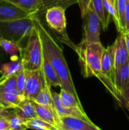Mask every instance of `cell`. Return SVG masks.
Returning a JSON list of instances; mask_svg holds the SVG:
<instances>
[{
	"label": "cell",
	"mask_w": 129,
	"mask_h": 130,
	"mask_svg": "<svg viewBox=\"0 0 129 130\" xmlns=\"http://www.w3.org/2000/svg\"><path fill=\"white\" fill-rule=\"evenodd\" d=\"M59 98L62 102V104L65 107H78L81 110L83 109V107L81 104L79 98L75 96L71 93L61 88L60 93H59Z\"/></svg>",
	"instance_id": "obj_22"
},
{
	"label": "cell",
	"mask_w": 129,
	"mask_h": 130,
	"mask_svg": "<svg viewBox=\"0 0 129 130\" xmlns=\"http://www.w3.org/2000/svg\"><path fill=\"white\" fill-rule=\"evenodd\" d=\"M6 110H7L6 109L3 108L2 106H0V116H4L5 112H6Z\"/></svg>",
	"instance_id": "obj_35"
},
{
	"label": "cell",
	"mask_w": 129,
	"mask_h": 130,
	"mask_svg": "<svg viewBox=\"0 0 129 130\" xmlns=\"http://www.w3.org/2000/svg\"><path fill=\"white\" fill-rule=\"evenodd\" d=\"M33 101L37 104H40V105H42L49 108L55 109L53 102H52L51 87L46 82H44V85L43 88L36 95V97L33 100Z\"/></svg>",
	"instance_id": "obj_19"
},
{
	"label": "cell",
	"mask_w": 129,
	"mask_h": 130,
	"mask_svg": "<svg viewBox=\"0 0 129 130\" xmlns=\"http://www.w3.org/2000/svg\"><path fill=\"white\" fill-rule=\"evenodd\" d=\"M125 19L126 24V29L129 25V0H127L126 5H125Z\"/></svg>",
	"instance_id": "obj_33"
},
{
	"label": "cell",
	"mask_w": 129,
	"mask_h": 130,
	"mask_svg": "<svg viewBox=\"0 0 129 130\" xmlns=\"http://www.w3.org/2000/svg\"><path fill=\"white\" fill-rule=\"evenodd\" d=\"M3 117L8 121L11 130H28L25 124V120H24L14 110H7Z\"/></svg>",
	"instance_id": "obj_20"
},
{
	"label": "cell",
	"mask_w": 129,
	"mask_h": 130,
	"mask_svg": "<svg viewBox=\"0 0 129 130\" xmlns=\"http://www.w3.org/2000/svg\"><path fill=\"white\" fill-rule=\"evenodd\" d=\"M91 0H77V3L79 5L80 8V11H81V16H83L85 13V11H87L89 4Z\"/></svg>",
	"instance_id": "obj_31"
},
{
	"label": "cell",
	"mask_w": 129,
	"mask_h": 130,
	"mask_svg": "<svg viewBox=\"0 0 129 130\" xmlns=\"http://www.w3.org/2000/svg\"><path fill=\"white\" fill-rule=\"evenodd\" d=\"M111 1H112V2H113V3H114V0H111Z\"/></svg>",
	"instance_id": "obj_38"
},
{
	"label": "cell",
	"mask_w": 129,
	"mask_h": 130,
	"mask_svg": "<svg viewBox=\"0 0 129 130\" xmlns=\"http://www.w3.org/2000/svg\"><path fill=\"white\" fill-rule=\"evenodd\" d=\"M42 1V7L40 11L36 14L37 15L41 16L43 14L54 7H61L66 10L69 6L77 3V0H41Z\"/></svg>",
	"instance_id": "obj_21"
},
{
	"label": "cell",
	"mask_w": 129,
	"mask_h": 130,
	"mask_svg": "<svg viewBox=\"0 0 129 130\" xmlns=\"http://www.w3.org/2000/svg\"><path fill=\"white\" fill-rule=\"evenodd\" d=\"M45 19L51 34L75 51L76 45L71 40L66 32L65 9L61 7L51 8L45 12Z\"/></svg>",
	"instance_id": "obj_5"
},
{
	"label": "cell",
	"mask_w": 129,
	"mask_h": 130,
	"mask_svg": "<svg viewBox=\"0 0 129 130\" xmlns=\"http://www.w3.org/2000/svg\"><path fill=\"white\" fill-rule=\"evenodd\" d=\"M3 52H4V51H3V50H2V48L0 47V60H1V59H2V58L4 56V53H3Z\"/></svg>",
	"instance_id": "obj_36"
},
{
	"label": "cell",
	"mask_w": 129,
	"mask_h": 130,
	"mask_svg": "<svg viewBox=\"0 0 129 130\" xmlns=\"http://www.w3.org/2000/svg\"><path fill=\"white\" fill-rule=\"evenodd\" d=\"M13 110H14V111L25 121L30 119L37 118L34 102L33 101L24 99Z\"/></svg>",
	"instance_id": "obj_16"
},
{
	"label": "cell",
	"mask_w": 129,
	"mask_h": 130,
	"mask_svg": "<svg viewBox=\"0 0 129 130\" xmlns=\"http://www.w3.org/2000/svg\"><path fill=\"white\" fill-rule=\"evenodd\" d=\"M27 129L33 130H59L54 125L45 122L39 118H33L25 121Z\"/></svg>",
	"instance_id": "obj_24"
},
{
	"label": "cell",
	"mask_w": 129,
	"mask_h": 130,
	"mask_svg": "<svg viewBox=\"0 0 129 130\" xmlns=\"http://www.w3.org/2000/svg\"><path fill=\"white\" fill-rule=\"evenodd\" d=\"M15 6L26 12L27 14L32 15L36 14L42 7L41 0H7Z\"/></svg>",
	"instance_id": "obj_18"
},
{
	"label": "cell",
	"mask_w": 129,
	"mask_h": 130,
	"mask_svg": "<svg viewBox=\"0 0 129 130\" xmlns=\"http://www.w3.org/2000/svg\"><path fill=\"white\" fill-rule=\"evenodd\" d=\"M16 90V74L0 77V93Z\"/></svg>",
	"instance_id": "obj_25"
},
{
	"label": "cell",
	"mask_w": 129,
	"mask_h": 130,
	"mask_svg": "<svg viewBox=\"0 0 129 130\" xmlns=\"http://www.w3.org/2000/svg\"><path fill=\"white\" fill-rule=\"evenodd\" d=\"M101 43H86L81 41L76 45L75 52L78 56L81 73L84 77L95 76L103 83L104 77L101 72V57L104 50Z\"/></svg>",
	"instance_id": "obj_2"
},
{
	"label": "cell",
	"mask_w": 129,
	"mask_h": 130,
	"mask_svg": "<svg viewBox=\"0 0 129 130\" xmlns=\"http://www.w3.org/2000/svg\"><path fill=\"white\" fill-rule=\"evenodd\" d=\"M25 98L17 91L0 93V106L6 110L14 109Z\"/></svg>",
	"instance_id": "obj_15"
},
{
	"label": "cell",
	"mask_w": 129,
	"mask_h": 130,
	"mask_svg": "<svg viewBox=\"0 0 129 130\" xmlns=\"http://www.w3.org/2000/svg\"><path fill=\"white\" fill-rule=\"evenodd\" d=\"M33 29L32 15L26 18L0 21V37L12 41L23 49Z\"/></svg>",
	"instance_id": "obj_3"
},
{
	"label": "cell",
	"mask_w": 129,
	"mask_h": 130,
	"mask_svg": "<svg viewBox=\"0 0 129 130\" xmlns=\"http://www.w3.org/2000/svg\"><path fill=\"white\" fill-rule=\"evenodd\" d=\"M127 0H114V5L118 14L120 27H121V33L126 32V24L125 19V11Z\"/></svg>",
	"instance_id": "obj_26"
},
{
	"label": "cell",
	"mask_w": 129,
	"mask_h": 130,
	"mask_svg": "<svg viewBox=\"0 0 129 130\" xmlns=\"http://www.w3.org/2000/svg\"><path fill=\"white\" fill-rule=\"evenodd\" d=\"M60 123L61 130H102L93 122H87L75 117H61Z\"/></svg>",
	"instance_id": "obj_10"
},
{
	"label": "cell",
	"mask_w": 129,
	"mask_h": 130,
	"mask_svg": "<svg viewBox=\"0 0 129 130\" xmlns=\"http://www.w3.org/2000/svg\"><path fill=\"white\" fill-rule=\"evenodd\" d=\"M22 68V63L19 58L17 59H12L11 62L2 65L0 72L2 76H9L17 74V72H19Z\"/></svg>",
	"instance_id": "obj_23"
},
{
	"label": "cell",
	"mask_w": 129,
	"mask_h": 130,
	"mask_svg": "<svg viewBox=\"0 0 129 130\" xmlns=\"http://www.w3.org/2000/svg\"><path fill=\"white\" fill-rule=\"evenodd\" d=\"M0 130H11L8 121L3 116H0Z\"/></svg>",
	"instance_id": "obj_32"
},
{
	"label": "cell",
	"mask_w": 129,
	"mask_h": 130,
	"mask_svg": "<svg viewBox=\"0 0 129 130\" xmlns=\"http://www.w3.org/2000/svg\"><path fill=\"white\" fill-rule=\"evenodd\" d=\"M24 86V97L25 99L33 101L44 85V77L40 69L34 71H27Z\"/></svg>",
	"instance_id": "obj_7"
},
{
	"label": "cell",
	"mask_w": 129,
	"mask_h": 130,
	"mask_svg": "<svg viewBox=\"0 0 129 130\" xmlns=\"http://www.w3.org/2000/svg\"><path fill=\"white\" fill-rule=\"evenodd\" d=\"M114 46L115 69H117L129 59V55L125 43L124 33H119V36L114 42Z\"/></svg>",
	"instance_id": "obj_12"
},
{
	"label": "cell",
	"mask_w": 129,
	"mask_h": 130,
	"mask_svg": "<svg viewBox=\"0 0 129 130\" xmlns=\"http://www.w3.org/2000/svg\"><path fill=\"white\" fill-rule=\"evenodd\" d=\"M81 18L83 19V37L81 41L86 43H101L100 37L101 23L90 4Z\"/></svg>",
	"instance_id": "obj_6"
},
{
	"label": "cell",
	"mask_w": 129,
	"mask_h": 130,
	"mask_svg": "<svg viewBox=\"0 0 129 130\" xmlns=\"http://www.w3.org/2000/svg\"><path fill=\"white\" fill-rule=\"evenodd\" d=\"M0 47L5 53H6L7 54L11 56H15L16 54L17 53H20L21 50V47L17 43L1 37H0Z\"/></svg>",
	"instance_id": "obj_27"
},
{
	"label": "cell",
	"mask_w": 129,
	"mask_h": 130,
	"mask_svg": "<svg viewBox=\"0 0 129 130\" xmlns=\"http://www.w3.org/2000/svg\"><path fill=\"white\" fill-rule=\"evenodd\" d=\"M52 98L54 108L59 118L63 117H75V118L81 119L87 122H92L89 119V117L87 116L84 110H81L78 107H63L60 98H59V94L52 91Z\"/></svg>",
	"instance_id": "obj_8"
},
{
	"label": "cell",
	"mask_w": 129,
	"mask_h": 130,
	"mask_svg": "<svg viewBox=\"0 0 129 130\" xmlns=\"http://www.w3.org/2000/svg\"><path fill=\"white\" fill-rule=\"evenodd\" d=\"M22 67L27 71L40 69L43 57V46L37 30H33L26 46L20 51Z\"/></svg>",
	"instance_id": "obj_4"
},
{
	"label": "cell",
	"mask_w": 129,
	"mask_h": 130,
	"mask_svg": "<svg viewBox=\"0 0 129 130\" xmlns=\"http://www.w3.org/2000/svg\"><path fill=\"white\" fill-rule=\"evenodd\" d=\"M30 16L10 2L0 0V21L26 18Z\"/></svg>",
	"instance_id": "obj_9"
},
{
	"label": "cell",
	"mask_w": 129,
	"mask_h": 130,
	"mask_svg": "<svg viewBox=\"0 0 129 130\" xmlns=\"http://www.w3.org/2000/svg\"><path fill=\"white\" fill-rule=\"evenodd\" d=\"M34 107H35L36 113L37 115V118L54 125L59 129L61 130L60 118L57 115L55 109L49 108V107L37 104L36 103H34Z\"/></svg>",
	"instance_id": "obj_14"
},
{
	"label": "cell",
	"mask_w": 129,
	"mask_h": 130,
	"mask_svg": "<svg viewBox=\"0 0 129 130\" xmlns=\"http://www.w3.org/2000/svg\"><path fill=\"white\" fill-rule=\"evenodd\" d=\"M121 96L122 99V106H125L129 110V85L125 88Z\"/></svg>",
	"instance_id": "obj_30"
},
{
	"label": "cell",
	"mask_w": 129,
	"mask_h": 130,
	"mask_svg": "<svg viewBox=\"0 0 129 130\" xmlns=\"http://www.w3.org/2000/svg\"><path fill=\"white\" fill-rule=\"evenodd\" d=\"M62 130H63V129H62Z\"/></svg>",
	"instance_id": "obj_39"
},
{
	"label": "cell",
	"mask_w": 129,
	"mask_h": 130,
	"mask_svg": "<svg viewBox=\"0 0 129 130\" xmlns=\"http://www.w3.org/2000/svg\"><path fill=\"white\" fill-rule=\"evenodd\" d=\"M103 5L106 10V11L108 12V14L110 15L111 19L113 20L116 27L117 28V30L119 33H121V27H120V23H119V17H118V14L115 7L114 3L111 1V0H103Z\"/></svg>",
	"instance_id": "obj_28"
},
{
	"label": "cell",
	"mask_w": 129,
	"mask_h": 130,
	"mask_svg": "<svg viewBox=\"0 0 129 130\" xmlns=\"http://www.w3.org/2000/svg\"><path fill=\"white\" fill-rule=\"evenodd\" d=\"M25 80H26V73H25V70L22 68L16 74V90L18 92V94L23 97L24 92Z\"/></svg>",
	"instance_id": "obj_29"
},
{
	"label": "cell",
	"mask_w": 129,
	"mask_h": 130,
	"mask_svg": "<svg viewBox=\"0 0 129 130\" xmlns=\"http://www.w3.org/2000/svg\"><path fill=\"white\" fill-rule=\"evenodd\" d=\"M114 85L117 93L121 99L122 105V93L125 90V88L129 85V59L122 66H121L119 69L115 71V77H114Z\"/></svg>",
	"instance_id": "obj_13"
},
{
	"label": "cell",
	"mask_w": 129,
	"mask_h": 130,
	"mask_svg": "<svg viewBox=\"0 0 129 130\" xmlns=\"http://www.w3.org/2000/svg\"><path fill=\"white\" fill-rule=\"evenodd\" d=\"M126 32H128L129 33V25L127 27V29H126Z\"/></svg>",
	"instance_id": "obj_37"
},
{
	"label": "cell",
	"mask_w": 129,
	"mask_h": 130,
	"mask_svg": "<svg viewBox=\"0 0 129 130\" xmlns=\"http://www.w3.org/2000/svg\"><path fill=\"white\" fill-rule=\"evenodd\" d=\"M40 70L44 77L45 82L50 87H62L61 82L53 68L49 59L47 58L46 53L43 50V57H42V64Z\"/></svg>",
	"instance_id": "obj_11"
},
{
	"label": "cell",
	"mask_w": 129,
	"mask_h": 130,
	"mask_svg": "<svg viewBox=\"0 0 129 130\" xmlns=\"http://www.w3.org/2000/svg\"><path fill=\"white\" fill-rule=\"evenodd\" d=\"M90 5L94 10L95 13L98 16L100 23L101 27L103 30H106L108 29L109 22L111 21V17L106 11L103 0H91L90 2Z\"/></svg>",
	"instance_id": "obj_17"
},
{
	"label": "cell",
	"mask_w": 129,
	"mask_h": 130,
	"mask_svg": "<svg viewBox=\"0 0 129 130\" xmlns=\"http://www.w3.org/2000/svg\"><path fill=\"white\" fill-rule=\"evenodd\" d=\"M124 37H125V43H126V46H127V50H128V53L129 55V33L128 32L124 33Z\"/></svg>",
	"instance_id": "obj_34"
},
{
	"label": "cell",
	"mask_w": 129,
	"mask_h": 130,
	"mask_svg": "<svg viewBox=\"0 0 129 130\" xmlns=\"http://www.w3.org/2000/svg\"><path fill=\"white\" fill-rule=\"evenodd\" d=\"M32 18L34 23V27L39 33L42 42L43 50L53 66L61 82V88L78 98L68 64L62 52V49L56 41L52 34H51V32L43 24L40 16L34 14H32Z\"/></svg>",
	"instance_id": "obj_1"
}]
</instances>
